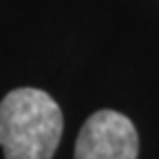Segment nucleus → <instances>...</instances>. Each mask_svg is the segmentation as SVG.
<instances>
[{"label":"nucleus","instance_id":"nucleus-2","mask_svg":"<svg viewBox=\"0 0 159 159\" xmlns=\"http://www.w3.org/2000/svg\"><path fill=\"white\" fill-rule=\"evenodd\" d=\"M139 137L133 122L111 108L93 113L75 142L73 159H137Z\"/></svg>","mask_w":159,"mask_h":159},{"label":"nucleus","instance_id":"nucleus-1","mask_svg":"<svg viewBox=\"0 0 159 159\" xmlns=\"http://www.w3.org/2000/svg\"><path fill=\"white\" fill-rule=\"evenodd\" d=\"M62 128V111L40 89H16L0 102V148L5 159H51Z\"/></svg>","mask_w":159,"mask_h":159}]
</instances>
